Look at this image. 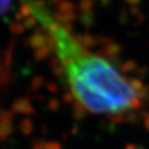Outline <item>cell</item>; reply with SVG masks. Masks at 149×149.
I'll list each match as a JSON object with an SVG mask.
<instances>
[{"instance_id": "cell-2", "label": "cell", "mask_w": 149, "mask_h": 149, "mask_svg": "<svg viewBox=\"0 0 149 149\" xmlns=\"http://www.w3.org/2000/svg\"><path fill=\"white\" fill-rule=\"evenodd\" d=\"M11 3H12V0H1V13L3 17L10 10Z\"/></svg>"}, {"instance_id": "cell-1", "label": "cell", "mask_w": 149, "mask_h": 149, "mask_svg": "<svg viewBox=\"0 0 149 149\" xmlns=\"http://www.w3.org/2000/svg\"><path fill=\"white\" fill-rule=\"evenodd\" d=\"M38 19L53 38L71 92L86 111L95 114H119L140 105L144 96L140 82L129 80L111 62L86 51L44 11Z\"/></svg>"}]
</instances>
